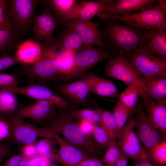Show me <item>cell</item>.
<instances>
[{"label":"cell","instance_id":"obj_11","mask_svg":"<svg viewBox=\"0 0 166 166\" xmlns=\"http://www.w3.org/2000/svg\"><path fill=\"white\" fill-rule=\"evenodd\" d=\"M135 113L136 134L140 143L148 150L160 141V134L148 119L141 105L137 106Z\"/></svg>","mask_w":166,"mask_h":166},{"label":"cell","instance_id":"obj_44","mask_svg":"<svg viewBox=\"0 0 166 166\" xmlns=\"http://www.w3.org/2000/svg\"><path fill=\"white\" fill-rule=\"evenodd\" d=\"M24 157L22 153L13 156L8 158L0 166H18Z\"/></svg>","mask_w":166,"mask_h":166},{"label":"cell","instance_id":"obj_43","mask_svg":"<svg viewBox=\"0 0 166 166\" xmlns=\"http://www.w3.org/2000/svg\"><path fill=\"white\" fill-rule=\"evenodd\" d=\"M5 0H0V30L10 28L5 15Z\"/></svg>","mask_w":166,"mask_h":166},{"label":"cell","instance_id":"obj_48","mask_svg":"<svg viewBox=\"0 0 166 166\" xmlns=\"http://www.w3.org/2000/svg\"><path fill=\"white\" fill-rule=\"evenodd\" d=\"M127 158V156L121 151L119 158L113 166H128Z\"/></svg>","mask_w":166,"mask_h":166},{"label":"cell","instance_id":"obj_24","mask_svg":"<svg viewBox=\"0 0 166 166\" xmlns=\"http://www.w3.org/2000/svg\"><path fill=\"white\" fill-rule=\"evenodd\" d=\"M15 56L21 63L31 64L37 61L42 53L40 43L34 40L23 41L16 49Z\"/></svg>","mask_w":166,"mask_h":166},{"label":"cell","instance_id":"obj_5","mask_svg":"<svg viewBox=\"0 0 166 166\" xmlns=\"http://www.w3.org/2000/svg\"><path fill=\"white\" fill-rule=\"evenodd\" d=\"M103 21L112 19L123 21L140 29L166 30V12L158 4L151 8L126 15L115 16L102 11L97 15Z\"/></svg>","mask_w":166,"mask_h":166},{"label":"cell","instance_id":"obj_20","mask_svg":"<svg viewBox=\"0 0 166 166\" xmlns=\"http://www.w3.org/2000/svg\"><path fill=\"white\" fill-rule=\"evenodd\" d=\"M142 77L144 84L140 96L143 100L166 101V75Z\"/></svg>","mask_w":166,"mask_h":166},{"label":"cell","instance_id":"obj_25","mask_svg":"<svg viewBox=\"0 0 166 166\" xmlns=\"http://www.w3.org/2000/svg\"><path fill=\"white\" fill-rule=\"evenodd\" d=\"M144 36L147 46L153 52L166 60V30H144Z\"/></svg>","mask_w":166,"mask_h":166},{"label":"cell","instance_id":"obj_35","mask_svg":"<svg viewBox=\"0 0 166 166\" xmlns=\"http://www.w3.org/2000/svg\"><path fill=\"white\" fill-rule=\"evenodd\" d=\"M76 55L69 51L58 52L56 58L61 75H65L72 68Z\"/></svg>","mask_w":166,"mask_h":166},{"label":"cell","instance_id":"obj_39","mask_svg":"<svg viewBox=\"0 0 166 166\" xmlns=\"http://www.w3.org/2000/svg\"><path fill=\"white\" fill-rule=\"evenodd\" d=\"M21 63L16 57L10 56L7 53L2 54L0 58V71Z\"/></svg>","mask_w":166,"mask_h":166},{"label":"cell","instance_id":"obj_30","mask_svg":"<svg viewBox=\"0 0 166 166\" xmlns=\"http://www.w3.org/2000/svg\"><path fill=\"white\" fill-rule=\"evenodd\" d=\"M17 104L14 93L6 90L0 89V114L8 115L14 112Z\"/></svg>","mask_w":166,"mask_h":166},{"label":"cell","instance_id":"obj_15","mask_svg":"<svg viewBox=\"0 0 166 166\" xmlns=\"http://www.w3.org/2000/svg\"><path fill=\"white\" fill-rule=\"evenodd\" d=\"M61 23L76 32L81 38L83 45L93 46L97 45L102 47L101 35L98 25L91 20L73 19Z\"/></svg>","mask_w":166,"mask_h":166},{"label":"cell","instance_id":"obj_32","mask_svg":"<svg viewBox=\"0 0 166 166\" xmlns=\"http://www.w3.org/2000/svg\"><path fill=\"white\" fill-rule=\"evenodd\" d=\"M112 113L116 122L118 135L133 113L119 100L115 105Z\"/></svg>","mask_w":166,"mask_h":166},{"label":"cell","instance_id":"obj_18","mask_svg":"<svg viewBox=\"0 0 166 166\" xmlns=\"http://www.w3.org/2000/svg\"><path fill=\"white\" fill-rule=\"evenodd\" d=\"M158 0H116L103 11L115 16L126 15L151 8Z\"/></svg>","mask_w":166,"mask_h":166},{"label":"cell","instance_id":"obj_33","mask_svg":"<svg viewBox=\"0 0 166 166\" xmlns=\"http://www.w3.org/2000/svg\"><path fill=\"white\" fill-rule=\"evenodd\" d=\"M148 159L156 165L161 166L166 163V140L160 141L148 150Z\"/></svg>","mask_w":166,"mask_h":166},{"label":"cell","instance_id":"obj_36","mask_svg":"<svg viewBox=\"0 0 166 166\" xmlns=\"http://www.w3.org/2000/svg\"><path fill=\"white\" fill-rule=\"evenodd\" d=\"M108 147L101 161L104 166H113L119 158L121 151L117 144L116 139L111 140Z\"/></svg>","mask_w":166,"mask_h":166},{"label":"cell","instance_id":"obj_14","mask_svg":"<svg viewBox=\"0 0 166 166\" xmlns=\"http://www.w3.org/2000/svg\"><path fill=\"white\" fill-rule=\"evenodd\" d=\"M104 71L107 76L121 81L128 85L142 77L122 53L109 59Z\"/></svg>","mask_w":166,"mask_h":166},{"label":"cell","instance_id":"obj_3","mask_svg":"<svg viewBox=\"0 0 166 166\" xmlns=\"http://www.w3.org/2000/svg\"><path fill=\"white\" fill-rule=\"evenodd\" d=\"M39 0H5V14L10 28L22 37L33 32V21Z\"/></svg>","mask_w":166,"mask_h":166},{"label":"cell","instance_id":"obj_19","mask_svg":"<svg viewBox=\"0 0 166 166\" xmlns=\"http://www.w3.org/2000/svg\"><path fill=\"white\" fill-rule=\"evenodd\" d=\"M81 75V79L86 82L90 93L104 97H119L118 89L112 81L99 77L93 71L84 73Z\"/></svg>","mask_w":166,"mask_h":166},{"label":"cell","instance_id":"obj_26","mask_svg":"<svg viewBox=\"0 0 166 166\" xmlns=\"http://www.w3.org/2000/svg\"><path fill=\"white\" fill-rule=\"evenodd\" d=\"M144 84V79L141 77L128 85L119 95V100L133 113L136 112L138 98Z\"/></svg>","mask_w":166,"mask_h":166},{"label":"cell","instance_id":"obj_37","mask_svg":"<svg viewBox=\"0 0 166 166\" xmlns=\"http://www.w3.org/2000/svg\"><path fill=\"white\" fill-rule=\"evenodd\" d=\"M91 135L95 142L103 147H108L111 140L105 130L99 125L93 124Z\"/></svg>","mask_w":166,"mask_h":166},{"label":"cell","instance_id":"obj_6","mask_svg":"<svg viewBox=\"0 0 166 166\" xmlns=\"http://www.w3.org/2000/svg\"><path fill=\"white\" fill-rule=\"evenodd\" d=\"M124 57L142 77L166 75V60L153 52L147 45Z\"/></svg>","mask_w":166,"mask_h":166},{"label":"cell","instance_id":"obj_46","mask_svg":"<svg viewBox=\"0 0 166 166\" xmlns=\"http://www.w3.org/2000/svg\"><path fill=\"white\" fill-rule=\"evenodd\" d=\"M77 122L81 129L84 133L92 136V131L94 124L84 120L78 121Z\"/></svg>","mask_w":166,"mask_h":166},{"label":"cell","instance_id":"obj_49","mask_svg":"<svg viewBox=\"0 0 166 166\" xmlns=\"http://www.w3.org/2000/svg\"><path fill=\"white\" fill-rule=\"evenodd\" d=\"M30 159L24 157L18 166H30Z\"/></svg>","mask_w":166,"mask_h":166},{"label":"cell","instance_id":"obj_47","mask_svg":"<svg viewBox=\"0 0 166 166\" xmlns=\"http://www.w3.org/2000/svg\"><path fill=\"white\" fill-rule=\"evenodd\" d=\"M9 152L8 148L0 141V166L4 159L8 155Z\"/></svg>","mask_w":166,"mask_h":166},{"label":"cell","instance_id":"obj_34","mask_svg":"<svg viewBox=\"0 0 166 166\" xmlns=\"http://www.w3.org/2000/svg\"><path fill=\"white\" fill-rule=\"evenodd\" d=\"M73 118L78 121L84 120L92 123L100 125L101 116L100 113L95 109H81L70 111L68 113Z\"/></svg>","mask_w":166,"mask_h":166},{"label":"cell","instance_id":"obj_9","mask_svg":"<svg viewBox=\"0 0 166 166\" xmlns=\"http://www.w3.org/2000/svg\"><path fill=\"white\" fill-rule=\"evenodd\" d=\"M111 57L109 53L101 47L83 45L76 54L72 68L65 75L66 77L72 78L81 75L87 70Z\"/></svg>","mask_w":166,"mask_h":166},{"label":"cell","instance_id":"obj_7","mask_svg":"<svg viewBox=\"0 0 166 166\" xmlns=\"http://www.w3.org/2000/svg\"><path fill=\"white\" fill-rule=\"evenodd\" d=\"M6 118L10 127V138L16 143L24 145L35 143L40 137L53 138L54 132L47 128L35 127L14 114H10Z\"/></svg>","mask_w":166,"mask_h":166},{"label":"cell","instance_id":"obj_1","mask_svg":"<svg viewBox=\"0 0 166 166\" xmlns=\"http://www.w3.org/2000/svg\"><path fill=\"white\" fill-rule=\"evenodd\" d=\"M103 21L104 24L99 29L101 48L111 57H117L122 53L124 57L147 45L144 30L118 19H109Z\"/></svg>","mask_w":166,"mask_h":166},{"label":"cell","instance_id":"obj_22","mask_svg":"<svg viewBox=\"0 0 166 166\" xmlns=\"http://www.w3.org/2000/svg\"><path fill=\"white\" fill-rule=\"evenodd\" d=\"M57 90L73 103L82 105L87 103L88 95L90 93L87 83L81 79L78 81L59 86Z\"/></svg>","mask_w":166,"mask_h":166},{"label":"cell","instance_id":"obj_8","mask_svg":"<svg viewBox=\"0 0 166 166\" xmlns=\"http://www.w3.org/2000/svg\"><path fill=\"white\" fill-rule=\"evenodd\" d=\"M134 118L131 117L118 133L117 144L127 157L137 160L148 159L147 152L135 132Z\"/></svg>","mask_w":166,"mask_h":166},{"label":"cell","instance_id":"obj_41","mask_svg":"<svg viewBox=\"0 0 166 166\" xmlns=\"http://www.w3.org/2000/svg\"><path fill=\"white\" fill-rule=\"evenodd\" d=\"M10 135V128L6 118L0 117V141L8 138Z\"/></svg>","mask_w":166,"mask_h":166},{"label":"cell","instance_id":"obj_16","mask_svg":"<svg viewBox=\"0 0 166 166\" xmlns=\"http://www.w3.org/2000/svg\"><path fill=\"white\" fill-rule=\"evenodd\" d=\"M57 107L51 102L46 100H37L16 111L14 114L22 119H30L36 122L50 119Z\"/></svg>","mask_w":166,"mask_h":166},{"label":"cell","instance_id":"obj_50","mask_svg":"<svg viewBox=\"0 0 166 166\" xmlns=\"http://www.w3.org/2000/svg\"><path fill=\"white\" fill-rule=\"evenodd\" d=\"M158 3L160 6L163 10L166 12V0H158Z\"/></svg>","mask_w":166,"mask_h":166},{"label":"cell","instance_id":"obj_40","mask_svg":"<svg viewBox=\"0 0 166 166\" xmlns=\"http://www.w3.org/2000/svg\"><path fill=\"white\" fill-rule=\"evenodd\" d=\"M29 164L30 166H56L51 160L39 155L30 159Z\"/></svg>","mask_w":166,"mask_h":166},{"label":"cell","instance_id":"obj_29","mask_svg":"<svg viewBox=\"0 0 166 166\" xmlns=\"http://www.w3.org/2000/svg\"><path fill=\"white\" fill-rule=\"evenodd\" d=\"M76 0H41L45 6L54 13L57 22L60 17L78 3Z\"/></svg>","mask_w":166,"mask_h":166},{"label":"cell","instance_id":"obj_21","mask_svg":"<svg viewBox=\"0 0 166 166\" xmlns=\"http://www.w3.org/2000/svg\"><path fill=\"white\" fill-rule=\"evenodd\" d=\"M146 115L160 134L166 133V101L143 100Z\"/></svg>","mask_w":166,"mask_h":166},{"label":"cell","instance_id":"obj_31","mask_svg":"<svg viewBox=\"0 0 166 166\" xmlns=\"http://www.w3.org/2000/svg\"><path fill=\"white\" fill-rule=\"evenodd\" d=\"M52 139L42 138L35 143V147L38 155L59 162L58 152L54 151Z\"/></svg>","mask_w":166,"mask_h":166},{"label":"cell","instance_id":"obj_13","mask_svg":"<svg viewBox=\"0 0 166 166\" xmlns=\"http://www.w3.org/2000/svg\"><path fill=\"white\" fill-rule=\"evenodd\" d=\"M56 24V18L50 10L46 6L43 7L41 14L35 15L33 19V40L38 43L44 42L51 45L54 44L56 39L53 34Z\"/></svg>","mask_w":166,"mask_h":166},{"label":"cell","instance_id":"obj_52","mask_svg":"<svg viewBox=\"0 0 166 166\" xmlns=\"http://www.w3.org/2000/svg\"><path fill=\"white\" fill-rule=\"evenodd\" d=\"M145 166H153L148 159L145 160Z\"/></svg>","mask_w":166,"mask_h":166},{"label":"cell","instance_id":"obj_2","mask_svg":"<svg viewBox=\"0 0 166 166\" xmlns=\"http://www.w3.org/2000/svg\"><path fill=\"white\" fill-rule=\"evenodd\" d=\"M68 113L60 111L58 115L52 119L47 127L73 146L84 150L90 155H95L98 150L96 143L91 135L84 133Z\"/></svg>","mask_w":166,"mask_h":166},{"label":"cell","instance_id":"obj_10","mask_svg":"<svg viewBox=\"0 0 166 166\" xmlns=\"http://www.w3.org/2000/svg\"><path fill=\"white\" fill-rule=\"evenodd\" d=\"M3 89L11 91L15 94H21L37 100H46L51 102L60 111L69 108L70 103L65 98L48 87L39 84H32L26 86L9 87Z\"/></svg>","mask_w":166,"mask_h":166},{"label":"cell","instance_id":"obj_4","mask_svg":"<svg viewBox=\"0 0 166 166\" xmlns=\"http://www.w3.org/2000/svg\"><path fill=\"white\" fill-rule=\"evenodd\" d=\"M42 53L36 62L22 68L21 73L41 83L53 80L61 75L57 60L58 50L52 45L40 42Z\"/></svg>","mask_w":166,"mask_h":166},{"label":"cell","instance_id":"obj_42","mask_svg":"<svg viewBox=\"0 0 166 166\" xmlns=\"http://www.w3.org/2000/svg\"><path fill=\"white\" fill-rule=\"evenodd\" d=\"M22 152L21 153L25 157L30 159L38 155L35 143L24 145Z\"/></svg>","mask_w":166,"mask_h":166},{"label":"cell","instance_id":"obj_51","mask_svg":"<svg viewBox=\"0 0 166 166\" xmlns=\"http://www.w3.org/2000/svg\"><path fill=\"white\" fill-rule=\"evenodd\" d=\"M145 160H139L134 166H145Z\"/></svg>","mask_w":166,"mask_h":166},{"label":"cell","instance_id":"obj_38","mask_svg":"<svg viewBox=\"0 0 166 166\" xmlns=\"http://www.w3.org/2000/svg\"><path fill=\"white\" fill-rule=\"evenodd\" d=\"M18 81L14 75L0 73V89L18 86Z\"/></svg>","mask_w":166,"mask_h":166},{"label":"cell","instance_id":"obj_27","mask_svg":"<svg viewBox=\"0 0 166 166\" xmlns=\"http://www.w3.org/2000/svg\"><path fill=\"white\" fill-rule=\"evenodd\" d=\"M23 41L22 37L11 29L0 30V53L16 49Z\"/></svg>","mask_w":166,"mask_h":166},{"label":"cell","instance_id":"obj_23","mask_svg":"<svg viewBox=\"0 0 166 166\" xmlns=\"http://www.w3.org/2000/svg\"><path fill=\"white\" fill-rule=\"evenodd\" d=\"M53 48L60 51H69L77 54L81 49L83 44L79 35L71 29L67 27L58 34Z\"/></svg>","mask_w":166,"mask_h":166},{"label":"cell","instance_id":"obj_45","mask_svg":"<svg viewBox=\"0 0 166 166\" xmlns=\"http://www.w3.org/2000/svg\"><path fill=\"white\" fill-rule=\"evenodd\" d=\"M75 166H104L102 161L94 158L88 157Z\"/></svg>","mask_w":166,"mask_h":166},{"label":"cell","instance_id":"obj_17","mask_svg":"<svg viewBox=\"0 0 166 166\" xmlns=\"http://www.w3.org/2000/svg\"><path fill=\"white\" fill-rule=\"evenodd\" d=\"M53 139L59 146V162L64 166H75L89 157L85 151L71 144L55 132Z\"/></svg>","mask_w":166,"mask_h":166},{"label":"cell","instance_id":"obj_12","mask_svg":"<svg viewBox=\"0 0 166 166\" xmlns=\"http://www.w3.org/2000/svg\"><path fill=\"white\" fill-rule=\"evenodd\" d=\"M114 0L97 1H80L76 5L62 14L57 20L62 22L73 19L89 20L100 13Z\"/></svg>","mask_w":166,"mask_h":166},{"label":"cell","instance_id":"obj_28","mask_svg":"<svg viewBox=\"0 0 166 166\" xmlns=\"http://www.w3.org/2000/svg\"><path fill=\"white\" fill-rule=\"evenodd\" d=\"M95 109L100 113L101 116V123L100 125L105 130L110 140H117V127L113 113L100 108H97Z\"/></svg>","mask_w":166,"mask_h":166}]
</instances>
